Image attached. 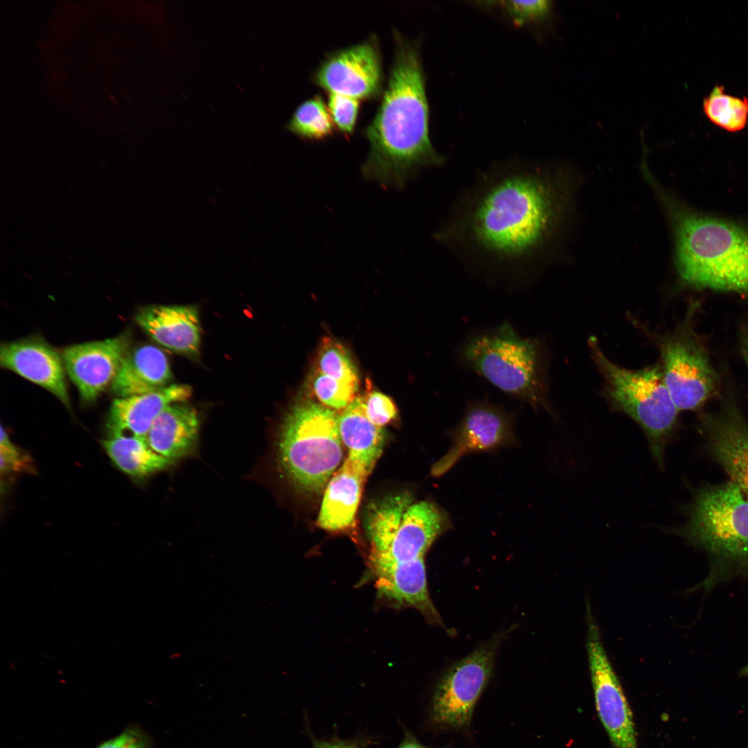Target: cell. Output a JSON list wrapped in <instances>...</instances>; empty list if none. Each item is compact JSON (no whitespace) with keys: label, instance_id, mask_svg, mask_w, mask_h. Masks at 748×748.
Listing matches in <instances>:
<instances>
[{"label":"cell","instance_id":"1","mask_svg":"<svg viewBox=\"0 0 748 748\" xmlns=\"http://www.w3.org/2000/svg\"><path fill=\"white\" fill-rule=\"evenodd\" d=\"M562 183L555 172L526 161L494 164L462 189L434 238L476 273L526 279L560 224Z\"/></svg>","mask_w":748,"mask_h":748},{"label":"cell","instance_id":"2","mask_svg":"<svg viewBox=\"0 0 748 748\" xmlns=\"http://www.w3.org/2000/svg\"><path fill=\"white\" fill-rule=\"evenodd\" d=\"M395 50L381 102L362 132L370 145L364 177L402 188L420 170L442 166L445 157L429 133V107L420 43L393 32Z\"/></svg>","mask_w":748,"mask_h":748},{"label":"cell","instance_id":"3","mask_svg":"<svg viewBox=\"0 0 748 748\" xmlns=\"http://www.w3.org/2000/svg\"><path fill=\"white\" fill-rule=\"evenodd\" d=\"M645 178L671 219L677 267L683 283L694 288L748 296V233L731 223L687 211L650 173Z\"/></svg>","mask_w":748,"mask_h":748},{"label":"cell","instance_id":"4","mask_svg":"<svg viewBox=\"0 0 748 748\" xmlns=\"http://www.w3.org/2000/svg\"><path fill=\"white\" fill-rule=\"evenodd\" d=\"M675 532L710 559L709 574L692 591L707 593L720 582L748 573V499L732 481L699 489L685 524Z\"/></svg>","mask_w":748,"mask_h":748},{"label":"cell","instance_id":"5","mask_svg":"<svg viewBox=\"0 0 748 748\" xmlns=\"http://www.w3.org/2000/svg\"><path fill=\"white\" fill-rule=\"evenodd\" d=\"M339 415L312 401L293 406L278 438V461L290 481L301 492L324 491L343 456Z\"/></svg>","mask_w":748,"mask_h":748},{"label":"cell","instance_id":"6","mask_svg":"<svg viewBox=\"0 0 748 748\" xmlns=\"http://www.w3.org/2000/svg\"><path fill=\"white\" fill-rule=\"evenodd\" d=\"M460 357L470 370L503 392L546 407L545 364L537 339L520 337L508 323L468 339Z\"/></svg>","mask_w":748,"mask_h":748},{"label":"cell","instance_id":"7","mask_svg":"<svg viewBox=\"0 0 748 748\" xmlns=\"http://www.w3.org/2000/svg\"><path fill=\"white\" fill-rule=\"evenodd\" d=\"M588 346L614 406L643 429L656 463L663 466L664 449L675 428L679 410L666 385L661 367L622 368L609 360L591 337Z\"/></svg>","mask_w":748,"mask_h":748},{"label":"cell","instance_id":"8","mask_svg":"<svg viewBox=\"0 0 748 748\" xmlns=\"http://www.w3.org/2000/svg\"><path fill=\"white\" fill-rule=\"evenodd\" d=\"M449 526L445 513L435 504H411L399 525L368 538V567L373 576L404 568L425 558L434 541Z\"/></svg>","mask_w":748,"mask_h":748},{"label":"cell","instance_id":"9","mask_svg":"<svg viewBox=\"0 0 748 748\" xmlns=\"http://www.w3.org/2000/svg\"><path fill=\"white\" fill-rule=\"evenodd\" d=\"M497 636L454 664L440 679L434 692L431 716L444 729L469 726L474 706L492 674L500 643Z\"/></svg>","mask_w":748,"mask_h":748},{"label":"cell","instance_id":"10","mask_svg":"<svg viewBox=\"0 0 748 748\" xmlns=\"http://www.w3.org/2000/svg\"><path fill=\"white\" fill-rule=\"evenodd\" d=\"M586 648L598 717L615 748H637L632 714L586 600Z\"/></svg>","mask_w":748,"mask_h":748},{"label":"cell","instance_id":"11","mask_svg":"<svg viewBox=\"0 0 748 748\" xmlns=\"http://www.w3.org/2000/svg\"><path fill=\"white\" fill-rule=\"evenodd\" d=\"M312 80L324 90L361 99H374L383 93L384 71L375 35L333 51L322 60Z\"/></svg>","mask_w":748,"mask_h":748},{"label":"cell","instance_id":"12","mask_svg":"<svg viewBox=\"0 0 748 748\" xmlns=\"http://www.w3.org/2000/svg\"><path fill=\"white\" fill-rule=\"evenodd\" d=\"M661 367L666 385L679 411L695 410L717 390V377L704 350L686 333L663 339Z\"/></svg>","mask_w":748,"mask_h":748},{"label":"cell","instance_id":"13","mask_svg":"<svg viewBox=\"0 0 748 748\" xmlns=\"http://www.w3.org/2000/svg\"><path fill=\"white\" fill-rule=\"evenodd\" d=\"M448 452L432 466L433 477H440L463 456L515 443L512 417L499 407L476 402L467 409L454 429Z\"/></svg>","mask_w":748,"mask_h":748},{"label":"cell","instance_id":"14","mask_svg":"<svg viewBox=\"0 0 748 748\" xmlns=\"http://www.w3.org/2000/svg\"><path fill=\"white\" fill-rule=\"evenodd\" d=\"M124 335L66 347L62 357L65 371L81 398L93 402L112 386L130 349Z\"/></svg>","mask_w":748,"mask_h":748},{"label":"cell","instance_id":"15","mask_svg":"<svg viewBox=\"0 0 748 748\" xmlns=\"http://www.w3.org/2000/svg\"><path fill=\"white\" fill-rule=\"evenodd\" d=\"M0 364L54 395L70 407L66 371L62 355L38 338L2 344Z\"/></svg>","mask_w":748,"mask_h":748},{"label":"cell","instance_id":"16","mask_svg":"<svg viewBox=\"0 0 748 748\" xmlns=\"http://www.w3.org/2000/svg\"><path fill=\"white\" fill-rule=\"evenodd\" d=\"M709 449L730 478L748 499V423L733 407L704 420Z\"/></svg>","mask_w":748,"mask_h":748},{"label":"cell","instance_id":"17","mask_svg":"<svg viewBox=\"0 0 748 748\" xmlns=\"http://www.w3.org/2000/svg\"><path fill=\"white\" fill-rule=\"evenodd\" d=\"M373 467L347 456L324 490L317 526L328 531H339L352 524L365 482Z\"/></svg>","mask_w":748,"mask_h":748},{"label":"cell","instance_id":"18","mask_svg":"<svg viewBox=\"0 0 748 748\" xmlns=\"http://www.w3.org/2000/svg\"><path fill=\"white\" fill-rule=\"evenodd\" d=\"M135 321L161 346L181 354L198 353L202 331L195 306L148 305L138 312Z\"/></svg>","mask_w":748,"mask_h":748},{"label":"cell","instance_id":"19","mask_svg":"<svg viewBox=\"0 0 748 748\" xmlns=\"http://www.w3.org/2000/svg\"><path fill=\"white\" fill-rule=\"evenodd\" d=\"M192 394L187 384H170L148 393L115 399L107 429L109 436L146 437L154 420L168 405L186 400Z\"/></svg>","mask_w":748,"mask_h":748},{"label":"cell","instance_id":"20","mask_svg":"<svg viewBox=\"0 0 748 748\" xmlns=\"http://www.w3.org/2000/svg\"><path fill=\"white\" fill-rule=\"evenodd\" d=\"M172 377L165 353L145 344L129 349L112 388L119 398L130 397L166 387Z\"/></svg>","mask_w":748,"mask_h":748},{"label":"cell","instance_id":"21","mask_svg":"<svg viewBox=\"0 0 748 748\" xmlns=\"http://www.w3.org/2000/svg\"><path fill=\"white\" fill-rule=\"evenodd\" d=\"M199 420L196 410L184 402L166 407L154 420L147 436L150 447L172 461L195 447Z\"/></svg>","mask_w":748,"mask_h":748},{"label":"cell","instance_id":"22","mask_svg":"<svg viewBox=\"0 0 748 748\" xmlns=\"http://www.w3.org/2000/svg\"><path fill=\"white\" fill-rule=\"evenodd\" d=\"M339 429L348 456L375 466L382 452L385 431L367 417L363 397H356L339 415Z\"/></svg>","mask_w":748,"mask_h":748},{"label":"cell","instance_id":"23","mask_svg":"<svg viewBox=\"0 0 748 748\" xmlns=\"http://www.w3.org/2000/svg\"><path fill=\"white\" fill-rule=\"evenodd\" d=\"M114 464L128 475L142 477L168 468L173 463L155 452L146 437L109 436L103 442Z\"/></svg>","mask_w":748,"mask_h":748},{"label":"cell","instance_id":"24","mask_svg":"<svg viewBox=\"0 0 748 748\" xmlns=\"http://www.w3.org/2000/svg\"><path fill=\"white\" fill-rule=\"evenodd\" d=\"M284 127L301 139L321 140L332 135L335 126L323 97L316 94L296 107Z\"/></svg>","mask_w":748,"mask_h":748},{"label":"cell","instance_id":"25","mask_svg":"<svg viewBox=\"0 0 748 748\" xmlns=\"http://www.w3.org/2000/svg\"><path fill=\"white\" fill-rule=\"evenodd\" d=\"M703 109L708 119L728 132L743 130L748 121V98L724 92V87L715 85L704 98Z\"/></svg>","mask_w":748,"mask_h":748},{"label":"cell","instance_id":"26","mask_svg":"<svg viewBox=\"0 0 748 748\" xmlns=\"http://www.w3.org/2000/svg\"><path fill=\"white\" fill-rule=\"evenodd\" d=\"M317 370L348 384L358 386L356 366L346 348L330 337H324L317 353Z\"/></svg>","mask_w":748,"mask_h":748},{"label":"cell","instance_id":"27","mask_svg":"<svg viewBox=\"0 0 748 748\" xmlns=\"http://www.w3.org/2000/svg\"><path fill=\"white\" fill-rule=\"evenodd\" d=\"M311 389L322 405L331 409H344L356 398L358 386L340 381L316 369L312 377Z\"/></svg>","mask_w":748,"mask_h":748},{"label":"cell","instance_id":"28","mask_svg":"<svg viewBox=\"0 0 748 748\" xmlns=\"http://www.w3.org/2000/svg\"><path fill=\"white\" fill-rule=\"evenodd\" d=\"M328 108L335 126L346 136L353 133L360 107V100L354 97L330 93Z\"/></svg>","mask_w":748,"mask_h":748},{"label":"cell","instance_id":"29","mask_svg":"<svg viewBox=\"0 0 748 748\" xmlns=\"http://www.w3.org/2000/svg\"><path fill=\"white\" fill-rule=\"evenodd\" d=\"M501 3L512 20L519 26L544 19L551 8V1L548 0L506 1Z\"/></svg>","mask_w":748,"mask_h":748},{"label":"cell","instance_id":"30","mask_svg":"<svg viewBox=\"0 0 748 748\" xmlns=\"http://www.w3.org/2000/svg\"><path fill=\"white\" fill-rule=\"evenodd\" d=\"M363 398L366 416L375 425L384 427L397 416V407L387 395L371 391Z\"/></svg>","mask_w":748,"mask_h":748},{"label":"cell","instance_id":"31","mask_svg":"<svg viewBox=\"0 0 748 748\" xmlns=\"http://www.w3.org/2000/svg\"><path fill=\"white\" fill-rule=\"evenodd\" d=\"M0 456L2 473L21 471L29 465L28 459L11 443L3 426L1 427Z\"/></svg>","mask_w":748,"mask_h":748},{"label":"cell","instance_id":"32","mask_svg":"<svg viewBox=\"0 0 748 748\" xmlns=\"http://www.w3.org/2000/svg\"><path fill=\"white\" fill-rule=\"evenodd\" d=\"M147 742L143 735L134 729H128L109 740L98 748H146Z\"/></svg>","mask_w":748,"mask_h":748},{"label":"cell","instance_id":"33","mask_svg":"<svg viewBox=\"0 0 748 748\" xmlns=\"http://www.w3.org/2000/svg\"><path fill=\"white\" fill-rule=\"evenodd\" d=\"M313 748H364V744L359 740H331L325 741L314 739Z\"/></svg>","mask_w":748,"mask_h":748},{"label":"cell","instance_id":"34","mask_svg":"<svg viewBox=\"0 0 748 748\" xmlns=\"http://www.w3.org/2000/svg\"><path fill=\"white\" fill-rule=\"evenodd\" d=\"M398 748H430L421 745L409 732L406 731L405 736Z\"/></svg>","mask_w":748,"mask_h":748},{"label":"cell","instance_id":"35","mask_svg":"<svg viewBox=\"0 0 748 748\" xmlns=\"http://www.w3.org/2000/svg\"><path fill=\"white\" fill-rule=\"evenodd\" d=\"M742 349L748 368V326L745 327L741 335Z\"/></svg>","mask_w":748,"mask_h":748},{"label":"cell","instance_id":"36","mask_svg":"<svg viewBox=\"0 0 748 748\" xmlns=\"http://www.w3.org/2000/svg\"><path fill=\"white\" fill-rule=\"evenodd\" d=\"M740 674L741 676H748V664L742 668Z\"/></svg>","mask_w":748,"mask_h":748}]
</instances>
